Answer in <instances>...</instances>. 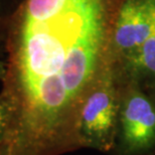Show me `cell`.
Segmentation results:
<instances>
[{
    "mask_svg": "<svg viewBox=\"0 0 155 155\" xmlns=\"http://www.w3.org/2000/svg\"><path fill=\"white\" fill-rule=\"evenodd\" d=\"M152 18L148 0H127L118 16L115 41L128 54L137 49L150 35Z\"/></svg>",
    "mask_w": 155,
    "mask_h": 155,
    "instance_id": "277c9868",
    "label": "cell"
},
{
    "mask_svg": "<svg viewBox=\"0 0 155 155\" xmlns=\"http://www.w3.org/2000/svg\"><path fill=\"white\" fill-rule=\"evenodd\" d=\"M0 155H13L7 142H5V143L0 147Z\"/></svg>",
    "mask_w": 155,
    "mask_h": 155,
    "instance_id": "52a82bcc",
    "label": "cell"
},
{
    "mask_svg": "<svg viewBox=\"0 0 155 155\" xmlns=\"http://www.w3.org/2000/svg\"><path fill=\"white\" fill-rule=\"evenodd\" d=\"M152 18L150 35L137 49L129 54V66L138 75L155 77V0H148Z\"/></svg>",
    "mask_w": 155,
    "mask_h": 155,
    "instance_id": "5b68a950",
    "label": "cell"
},
{
    "mask_svg": "<svg viewBox=\"0 0 155 155\" xmlns=\"http://www.w3.org/2000/svg\"><path fill=\"white\" fill-rule=\"evenodd\" d=\"M121 146L128 155H140L155 148V104L141 92L129 93L124 103Z\"/></svg>",
    "mask_w": 155,
    "mask_h": 155,
    "instance_id": "3957f363",
    "label": "cell"
},
{
    "mask_svg": "<svg viewBox=\"0 0 155 155\" xmlns=\"http://www.w3.org/2000/svg\"><path fill=\"white\" fill-rule=\"evenodd\" d=\"M12 118V110L8 99L2 95L0 97V147L5 143L8 137Z\"/></svg>",
    "mask_w": 155,
    "mask_h": 155,
    "instance_id": "8992f818",
    "label": "cell"
},
{
    "mask_svg": "<svg viewBox=\"0 0 155 155\" xmlns=\"http://www.w3.org/2000/svg\"><path fill=\"white\" fill-rule=\"evenodd\" d=\"M5 76H6V71L4 69V67H3V64L0 63V79L4 80Z\"/></svg>",
    "mask_w": 155,
    "mask_h": 155,
    "instance_id": "ba28073f",
    "label": "cell"
},
{
    "mask_svg": "<svg viewBox=\"0 0 155 155\" xmlns=\"http://www.w3.org/2000/svg\"><path fill=\"white\" fill-rule=\"evenodd\" d=\"M116 102L110 81L106 79L83 102L75 124V139L90 147L105 148L113 137Z\"/></svg>",
    "mask_w": 155,
    "mask_h": 155,
    "instance_id": "7a4b0ae2",
    "label": "cell"
},
{
    "mask_svg": "<svg viewBox=\"0 0 155 155\" xmlns=\"http://www.w3.org/2000/svg\"><path fill=\"white\" fill-rule=\"evenodd\" d=\"M18 23L3 93L12 110L8 141L21 155H40L70 137L75 107L63 74L101 48L104 1L26 0Z\"/></svg>",
    "mask_w": 155,
    "mask_h": 155,
    "instance_id": "6da1fadb",
    "label": "cell"
}]
</instances>
